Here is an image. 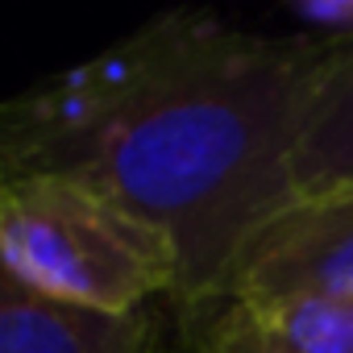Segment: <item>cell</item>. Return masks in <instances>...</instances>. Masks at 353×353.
<instances>
[{"instance_id": "8", "label": "cell", "mask_w": 353, "mask_h": 353, "mask_svg": "<svg viewBox=\"0 0 353 353\" xmlns=\"http://www.w3.org/2000/svg\"><path fill=\"white\" fill-rule=\"evenodd\" d=\"M158 353H200V349H196L192 341H183L179 332H174V341H162V345H158Z\"/></svg>"}, {"instance_id": "2", "label": "cell", "mask_w": 353, "mask_h": 353, "mask_svg": "<svg viewBox=\"0 0 353 353\" xmlns=\"http://www.w3.org/2000/svg\"><path fill=\"white\" fill-rule=\"evenodd\" d=\"M0 266L59 303L112 316L170 303L179 287L170 237L67 174L0 183Z\"/></svg>"}, {"instance_id": "4", "label": "cell", "mask_w": 353, "mask_h": 353, "mask_svg": "<svg viewBox=\"0 0 353 353\" xmlns=\"http://www.w3.org/2000/svg\"><path fill=\"white\" fill-rule=\"evenodd\" d=\"M174 332L200 353H353V299H225L174 320Z\"/></svg>"}, {"instance_id": "3", "label": "cell", "mask_w": 353, "mask_h": 353, "mask_svg": "<svg viewBox=\"0 0 353 353\" xmlns=\"http://www.w3.org/2000/svg\"><path fill=\"white\" fill-rule=\"evenodd\" d=\"M270 295L353 299V183L303 196L245 237L216 303Z\"/></svg>"}, {"instance_id": "1", "label": "cell", "mask_w": 353, "mask_h": 353, "mask_svg": "<svg viewBox=\"0 0 353 353\" xmlns=\"http://www.w3.org/2000/svg\"><path fill=\"white\" fill-rule=\"evenodd\" d=\"M336 50L303 34H245L212 13H170L145 79L38 174L100 192L179 254L170 312L216 303L245 237L295 204V141Z\"/></svg>"}, {"instance_id": "5", "label": "cell", "mask_w": 353, "mask_h": 353, "mask_svg": "<svg viewBox=\"0 0 353 353\" xmlns=\"http://www.w3.org/2000/svg\"><path fill=\"white\" fill-rule=\"evenodd\" d=\"M158 316L59 303L0 266V353H158Z\"/></svg>"}, {"instance_id": "7", "label": "cell", "mask_w": 353, "mask_h": 353, "mask_svg": "<svg viewBox=\"0 0 353 353\" xmlns=\"http://www.w3.org/2000/svg\"><path fill=\"white\" fill-rule=\"evenodd\" d=\"M287 13L299 21V34L324 50H353V0H291Z\"/></svg>"}, {"instance_id": "6", "label": "cell", "mask_w": 353, "mask_h": 353, "mask_svg": "<svg viewBox=\"0 0 353 353\" xmlns=\"http://www.w3.org/2000/svg\"><path fill=\"white\" fill-rule=\"evenodd\" d=\"M291 183L295 200L353 183V50L336 54L312 92L295 141Z\"/></svg>"}]
</instances>
